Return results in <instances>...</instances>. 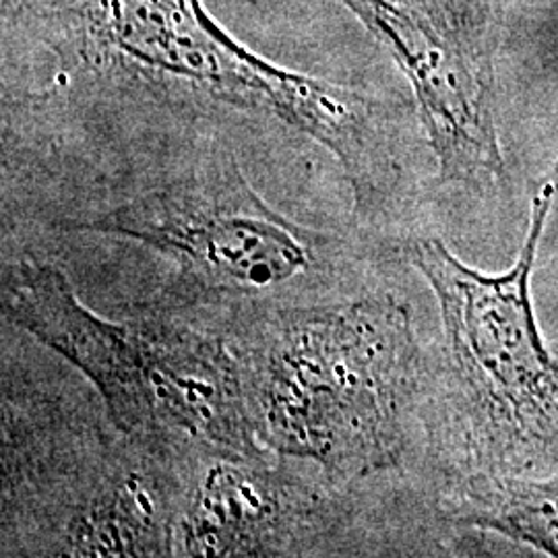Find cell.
Segmentation results:
<instances>
[{
    "label": "cell",
    "mask_w": 558,
    "mask_h": 558,
    "mask_svg": "<svg viewBox=\"0 0 558 558\" xmlns=\"http://www.w3.org/2000/svg\"><path fill=\"white\" fill-rule=\"evenodd\" d=\"M255 439L329 478L398 465L420 380L405 304L391 296L246 311L226 338Z\"/></svg>",
    "instance_id": "1"
},
{
    "label": "cell",
    "mask_w": 558,
    "mask_h": 558,
    "mask_svg": "<svg viewBox=\"0 0 558 558\" xmlns=\"http://www.w3.org/2000/svg\"><path fill=\"white\" fill-rule=\"evenodd\" d=\"M4 317L89 380L114 430L160 458H267L246 416L226 338L168 319H104L54 263L23 259L2 290Z\"/></svg>",
    "instance_id": "2"
},
{
    "label": "cell",
    "mask_w": 558,
    "mask_h": 558,
    "mask_svg": "<svg viewBox=\"0 0 558 558\" xmlns=\"http://www.w3.org/2000/svg\"><path fill=\"white\" fill-rule=\"evenodd\" d=\"M558 195V161L532 203L515 265L488 276L442 240H414L408 257L439 302L445 360L470 453L478 461L523 458L558 442V360L539 336L532 274Z\"/></svg>",
    "instance_id": "3"
},
{
    "label": "cell",
    "mask_w": 558,
    "mask_h": 558,
    "mask_svg": "<svg viewBox=\"0 0 558 558\" xmlns=\"http://www.w3.org/2000/svg\"><path fill=\"white\" fill-rule=\"evenodd\" d=\"M2 461V532H29L21 555L174 557L177 459L126 437L114 442L59 422L25 426L4 414Z\"/></svg>",
    "instance_id": "4"
},
{
    "label": "cell",
    "mask_w": 558,
    "mask_h": 558,
    "mask_svg": "<svg viewBox=\"0 0 558 558\" xmlns=\"http://www.w3.org/2000/svg\"><path fill=\"white\" fill-rule=\"evenodd\" d=\"M62 228L133 240L170 260V302L156 306L168 313L191 300L259 299L320 269L333 242L269 207L232 158Z\"/></svg>",
    "instance_id": "5"
},
{
    "label": "cell",
    "mask_w": 558,
    "mask_h": 558,
    "mask_svg": "<svg viewBox=\"0 0 558 558\" xmlns=\"http://www.w3.org/2000/svg\"><path fill=\"white\" fill-rule=\"evenodd\" d=\"M269 458L195 456L182 478L174 557L304 555L325 527V495Z\"/></svg>",
    "instance_id": "6"
},
{
    "label": "cell",
    "mask_w": 558,
    "mask_h": 558,
    "mask_svg": "<svg viewBox=\"0 0 558 558\" xmlns=\"http://www.w3.org/2000/svg\"><path fill=\"white\" fill-rule=\"evenodd\" d=\"M387 41L418 96L445 180L500 172L490 106L478 80L437 32L398 0H343Z\"/></svg>",
    "instance_id": "7"
},
{
    "label": "cell",
    "mask_w": 558,
    "mask_h": 558,
    "mask_svg": "<svg viewBox=\"0 0 558 558\" xmlns=\"http://www.w3.org/2000/svg\"><path fill=\"white\" fill-rule=\"evenodd\" d=\"M456 518L558 557V474L539 480L474 474L463 486Z\"/></svg>",
    "instance_id": "8"
}]
</instances>
